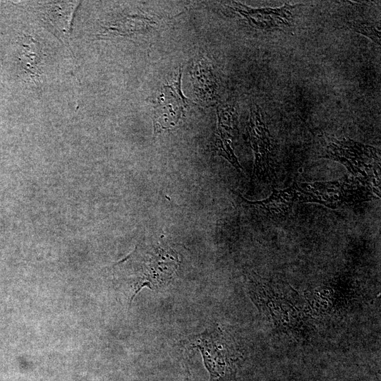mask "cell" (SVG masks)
Listing matches in <instances>:
<instances>
[{"label": "cell", "mask_w": 381, "mask_h": 381, "mask_svg": "<svg viewBox=\"0 0 381 381\" xmlns=\"http://www.w3.org/2000/svg\"><path fill=\"white\" fill-rule=\"evenodd\" d=\"M299 200V191L296 183L284 190L273 189L267 199L248 204L271 219H282L288 215L296 201Z\"/></svg>", "instance_id": "7"}, {"label": "cell", "mask_w": 381, "mask_h": 381, "mask_svg": "<svg viewBox=\"0 0 381 381\" xmlns=\"http://www.w3.org/2000/svg\"><path fill=\"white\" fill-rule=\"evenodd\" d=\"M350 27L356 32L365 35L377 44L380 45V30L368 23L355 21L350 23Z\"/></svg>", "instance_id": "10"}, {"label": "cell", "mask_w": 381, "mask_h": 381, "mask_svg": "<svg viewBox=\"0 0 381 381\" xmlns=\"http://www.w3.org/2000/svg\"><path fill=\"white\" fill-rule=\"evenodd\" d=\"M248 131L255 154L253 173L260 179H270L274 173L275 148L258 106L251 109Z\"/></svg>", "instance_id": "4"}, {"label": "cell", "mask_w": 381, "mask_h": 381, "mask_svg": "<svg viewBox=\"0 0 381 381\" xmlns=\"http://www.w3.org/2000/svg\"><path fill=\"white\" fill-rule=\"evenodd\" d=\"M181 80L180 73L177 80L165 85L162 90L160 102L155 107L152 117L155 133L172 129L180 119L186 104V99L181 92Z\"/></svg>", "instance_id": "5"}, {"label": "cell", "mask_w": 381, "mask_h": 381, "mask_svg": "<svg viewBox=\"0 0 381 381\" xmlns=\"http://www.w3.org/2000/svg\"><path fill=\"white\" fill-rule=\"evenodd\" d=\"M323 157L341 162L380 193V156L376 148L351 139L335 140L327 145Z\"/></svg>", "instance_id": "3"}, {"label": "cell", "mask_w": 381, "mask_h": 381, "mask_svg": "<svg viewBox=\"0 0 381 381\" xmlns=\"http://www.w3.org/2000/svg\"><path fill=\"white\" fill-rule=\"evenodd\" d=\"M296 185L299 201L318 202L333 209L370 200L375 194L369 183L356 177Z\"/></svg>", "instance_id": "2"}, {"label": "cell", "mask_w": 381, "mask_h": 381, "mask_svg": "<svg viewBox=\"0 0 381 381\" xmlns=\"http://www.w3.org/2000/svg\"><path fill=\"white\" fill-rule=\"evenodd\" d=\"M285 3L277 8H253L234 2V9L243 16L252 27L265 30L283 29L289 26L294 18L293 11L297 6Z\"/></svg>", "instance_id": "6"}, {"label": "cell", "mask_w": 381, "mask_h": 381, "mask_svg": "<svg viewBox=\"0 0 381 381\" xmlns=\"http://www.w3.org/2000/svg\"><path fill=\"white\" fill-rule=\"evenodd\" d=\"M173 252L158 247L150 254V258L144 255L145 258L140 265L128 255L115 265L118 270H124V273L120 274L131 287V301L143 287L157 289L167 283L177 267L178 260Z\"/></svg>", "instance_id": "1"}, {"label": "cell", "mask_w": 381, "mask_h": 381, "mask_svg": "<svg viewBox=\"0 0 381 381\" xmlns=\"http://www.w3.org/2000/svg\"><path fill=\"white\" fill-rule=\"evenodd\" d=\"M217 135L214 145V150L219 155L223 156L231 163H234L237 158L231 147L232 139L237 133V119L234 109L224 107L218 109Z\"/></svg>", "instance_id": "8"}, {"label": "cell", "mask_w": 381, "mask_h": 381, "mask_svg": "<svg viewBox=\"0 0 381 381\" xmlns=\"http://www.w3.org/2000/svg\"><path fill=\"white\" fill-rule=\"evenodd\" d=\"M191 74L197 97L205 103H212L217 97V83L209 64L198 61Z\"/></svg>", "instance_id": "9"}]
</instances>
